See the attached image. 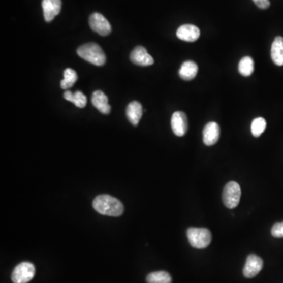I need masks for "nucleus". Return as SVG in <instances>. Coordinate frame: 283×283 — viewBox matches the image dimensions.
<instances>
[{
    "label": "nucleus",
    "instance_id": "obj_1",
    "mask_svg": "<svg viewBox=\"0 0 283 283\" xmlns=\"http://www.w3.org/2000/svg\"><path fill=\"white\" fill-rule=\"evenodd\" d=\"M92 205L96 212L110 216H120L124 210L123 204L118 199L108 195L96 197Z\"/></svg>",
    "mask_w": 283,
    "mask_h": 283
},
{
    "label": "nucleus",
    "instance_id": "obj_2",
    "mask_svg": "<svg viewBox=\"0 0 283 283\" xmlns=\"http://www.w3.org/2000/svg\"><path fill=\"white\" fill-rule=\"evenodd\" d=\"M77 54L83 59L95 66H101L106 63V55L100 46L95 43H88L79 47Z\"/></svg>",
    "mask_w": 283,
    "mask_h": 283
},
{
    "label": "nucleus",
    "instance_id": "obj_3",
    "mask_svg": "<svg viewBox=\"0 0 283 283\" xmlns=\"http://www.w3.org/2000/svg\"><path fill=\"white\" fill-rule=\"evenodd\" d=\"M191 246L196 248H205L212 241V234L206 228H191L186 232Z\"/></svg>",
    "mask_w": 283,
    "mask_h": 283
},
{
    "label": "nucleus",
    "instance_id": "obj_4",
    "mask_svg": "<svg viewBox=\"0 0 283 283\" xmlns=\"http://www.w3.org/2000/svg\"><path fill=\"white\" fill-rule=\"evenodd\" d=\"M241 195L239 184L231 181L225 186L223 191V202L228 209H235L239 204Z\"/></svg>",
    "mask_w": 283,
    "mask_h": 283
},
{
    "label": "nucleus",
    "instance_id": "obj_5",
    "mask_svg": "<svg viewBox=\"0 0 283 283\" xmlns=\"http://www.w3.org/2000/svg\"><path fill=\"white\" fill-rule=\"evenodd\" d=\"M35 274V266L30 262H22L16 266L11 274V280L14 283H28L34 278Z\"/></svg>",
    "mask_w": 283,
    "mask_h": 283
},
{
    "label": "nucleus",
    "instance_id": "obj_6",
    "mask_svg": "<svg viewBox=\"0 0 283 283\" xmlns=\"http://www.w3.org/2000/svg\"><path fill=\"white\" fill-rule=\"evenodd\" d=\"M89 24L93 31L103 37H106L111 33L112 28L110 23L103 14L99 13H94L90 15Z\"/></svg>",
    "mask_w": 283,
    "mask_h": 283
},
{
    "label": "nucleus",
    "instance_id": "obj_7",
    "mask_svg": "<svg viewBox=\"0 0 283 283\" xmlns=\"http://www.w3.org/2000/svg\"><path fill=\"white\" fill-rule=\"evenodd\" d=\"M171 125L174 134L179 137H182L186 134L188 130L187 116L183 112H175L172 114Z\"/></svg>",
    "mask_w": 283,
    "mask_h": 283
},
{
    "label": "nucleus",
    "instance_id": "obj_8",
    "mask_svg": "<svg viewBox=\"0 0 283 283\" xmlns=\"http://www.w3.org/2000/svg\"><path fill=\"white\" fill-rule=\"evenodd\" d=\"M263 265L264 262L261 257L255 254L248 256L243 269V274L245 278H251L255 277L262 270Z\"/></svg>",
    "mask_w": 283,
    "mask_h": 283
},
{
    "label": "nucleus",
    "instance_id": "obj_9",
    "mask_svg": "<svg viewBox=\"0 0 283 283\" xmlns=\"http://www.w3.org/2000/svg\"><path fill=\"white\" fill-rule=\"evenodd\" d=\"M130 59L134 64L140 66H151L154 60L150 54H148L145 47L142 46L136 47L131 53Z\"/></svg>",
    "mask_w": 283,
    "mask_h": 283
},
{
    "label": "nucleus",
    "instance_id": "obj_10",
    "mask_svg": "<svg viewBox=\"0 0 283 283\" xmlns=\"http://www.w3.org/2000/svg\"><path fill=\"white\" fill-rule=\"evenodd\" d=\"M201 35V32L198 27L194 24H183L178 28L176 36L179 40L186 42H195Z\"/></svg>",
    "mask_w": 283,
    "mask_h": 283
},
{
    "label": "nucleus",
    "instance_id": "obj_11",
    "mask_svg": "<svg viewBox=\"0 0 283 283\" xmlns=\"http://www.w3.org/2000/svg\"><path fill=\"white\" fill-rule=\"evenodd\" d=\"M219 124L215 122H209L207 123L203 129V142L206 146H213L219 140Z\"/></svg>",
    "mask_w": 283,
    "mask_h": 283
},
{
    "label": "nucleus",
    "instance_id": "obj_12",
    "mask_svg": "<svg viewBox=\"0 0 283 283\" xmlns=\"http://www.w3.org/2000/svg\"><path fill=\"white\" fill-rule=\"evenodd\" d=\"M43 11L44 18L47 22H51L57 14H59L61 9V0H43Z\"/></svg>",
    "mask_w": 283,
    "mask_h": 283
},
{
    "label": "nucleus",
    "instance_id": "obj_13",
    "mask_svg": "<svg viewBox=\"0 0 283 283\" xmlns=\"http://www.w3.org/2000/svg\"><path fill=\"white\" fill-rule=\"evenodd\" d=\"M93 106L103 114H109L111 107L108 103V98L101 90H96L91 97Z\"/></svg>",
    "mask_w": 283,
    "mask_h": 283
},
{
    "label": "nucleus",
    "instance_id": "obj_14",
    "mask_svg": "<svg viewBox=\"0 0 283 283\" xmlns=\"http://www.w3.org/2000/svg\"><path fill=\"white\" fill-rule=\"evenodd\" d=\"M126 115L132 125L137 126L143 116V106L139 102H132L128 106Z\"/></svg>",
    "mask_w": 283,
    "mask_h": 283
},
{
    "label": "nucleus",
    "instance_id": "obj_15",
    "mask_svg": "<svg viewBox=\"0 0 283 283\" xmlns=\"http://www.w3.org/2000/svg\"><path fill=\"white\" fill-rule=\"evenodd\" d=\"M198 65L193 61H186L182 63L179 69V77L182 80L189 81L193 80L198 74Z\"/></svg>",
    "mask_w": 283,
    "mask_h": 283
},
{
    "label": "nucleus",
    "instance_id": "obj_16",
    "mask_svg": "<svg viewBox=\"0 0 283 283\" xmlns=\"http://www.w3.org/2000/svg\"><path fill=\"white\" fill-rule=\"evenodd\" d=\"M271 56L274 64L283 66V37H277L274 39L271 45Z\"/></svg>",
    "mask_w": 283,
    "mask_h": 283
},
{
    "label": "nucleus",
    "instance_id": "obj_17",
    "mask_svg": "<svg viewBox=\"0 0 283 283\" xmlns=\"http://www.w3.org/2000/svg\"><path fill=\"white\" fill-rule=\"evenodd\" d=\"M64 98L67 101L71 102L78 108L85 107L87 105V97L79 90L74 93L70 90H66L64 93Z\"/></svg>",
    "mask_w": 283,
    "mask_h": 283
},
{
    "label": "nucleus",
    "instance_id": "obj_18",
    "mask_svg": "<svg viewBox=\"0 0 283 283\" xmlns=\"http://www.w3.org/2000/svg\"><path fill=\"white\" fill-rule=\"evenodd\" d=\"M238 72L243 77H249L254 72V61L252 57L245 56L240 60Z\"/></svg>",
    "mask_w": 283,
    "mask_h": 283
},
{
    "label": "nucleus",
    "instance_id": "obj_19",
    "mask_svg": "<svg viewBox=\"0 0 283 283\" xmlns=\"http://www.w3.org/2000/svg\"><path fill=\"white\" fill-rule=\"evenodd\" d=\"M147 283H172V277L166 271H155L146 277Z\"/></svg>",
    "mask_w": 283,
    "mask_h": 283
},
{
    "label": "nucleus",
    "instance_id": "obj_20",
    "mask_svg": "<svg viewBox=\"0 0 283 283\" xmlns=\"http://www.w3.org/2000/svg\"><path fill=\"white\" fill-rule=\"evenodd\" d=\"M77 79L78 77L75 70L70 68L66 69L64 71V79L61 82V88L66 90L73 87V84L77 82Z\"/></svg>",
    "mask_w": 283,
    "mask_h": 283
},
{
    "label": "nucleus",
    "instance_id": "obj_21",
    "mask_svg": "<svg viewBox=\"0 0 283 283\" xmlns=\"http://www.w3.org/2000/svg\"><path fill=\"white\" fill-rule=\"evenodd\" d=\"M267 127L265 119L263 117H257L253 120L251 124V132L254 137H260L264 133Z\"/></svg>",
    "mask_w": 283,
    "mask_h": 283
},
{
    "label": "nucleus",
    "instance_id": "obj_22",
    "mask_svg": "<svg viewBox=\"0 0 283 283\" xmlns=\"http://www.w3.org/2000/svg\"><path fill=\"white\" fill-rule=\"evenodd\" d=\"M271 235L274 238H283V221L274 224L271 228Z\"/></svg>",
    "mask_w": 283,
    "mask_h": 283
},
{
    "label": "nucleus",
    "instance_id": "obj_23",
    "mask_svg": "<svg viewBox=\"0 0 283 283\" xmlns=\"http://www.w3.org/2000/svg\"><path fill=\"white\" fill-rule=\"evenodd\" d=\"M253 1L255 3L257 7L263 10L268 9V7L271 5L269 0H253Z\"/></svg>",
    "mask_w": 283,
    "mask_h": 283
}]
</instances>
